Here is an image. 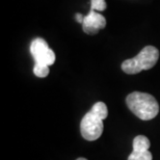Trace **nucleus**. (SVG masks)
Here are the masks:
<instances>
[{
    "mask_svg": "<svg viewBox=\"0 0 160 160\" xmlns=\"http://www.w3.org/2000/svg\"><path fill=\"white\" fill-rule=\"evenodd\" d=\"M108 116V109L104 102H97L92 109L82 118L80 123V131L84 139L94 142L102 135L103 121Z\"/></svg>",
    "mask_w": 160,
    "mask_h": 160,
    "instance_id": "obj_1",
    "label": "nucleus"
},
{
    "mask_svg": "<svg viewBox=\"0 0 160 160\" xmlns=\"http://www.w3.org/2000/svg\"><path fill=\"white\" fill-rule=\"evenodd\" d=\"M126 103L129 109L142 121H150L159 112V104L152 95L133 92L127 96Z\"/></svg>",
    "mask_w": 160,
    "mask_h": 160,
    "instance_id": "obj_2",
    "label": "nucleus"
},
{
    "mask_svg": "<svg viewBox=\"0 0 160 160\" xmlns=\"http://www.w3.org/2000/svg\"><path fill=\"white\" fill-rule=\"evenodd\" d=\"M159 51L154 46H146L135 57L126 59L122 63V70L127 74H137L143 70H150L158 62Z\"/></svg>",
    "mask_w": 160,
    "mask_h": 160,
    "instance_id": "obj_3",
    "label": "nucleus"
},
{
    "mask_svg": "<svg viewBox=\"0 0 160 160\" xmlns=\"http://www.w3.org/2000/svg\"><path fill=\"white\" fill-rule=\"evenodd\" d=\"M30 53L36 62V65L49 67L55 62V53L48 46L47 42L42 38H38L31 42Z\"/></svg>",
    "mask_w": 160,
    "mask_h": 160,
    "instance_id": "obj_4",
    "label": "nucleus"
},
{
    "mask_svg": "<svg viewBox=\"0 0 160 160\" xmlns=\"http://www.w3.org/2000/svg\"><path fill=\"white\" fill-rule=\"evenodd\" d=\"M106 26V19L96 11H89L82 23V29L88 34H96Z\"/></svg>",
    "mask_w": 160,
    "mask_h": 160,
    "instance_id": "obj_5",
    "label": "nucleus"
},
{
    "mask_svg": "<svg viewBox=\"0 0 160 160\" xmlns=\"http://www.w3.org/2000/svg\"><path fill=\"white\" fill-rule=\"evenodd\" d=\"M133 151L135 152H142L149 150L151 142L148 137L145 135H137L135 138L133 139Z\"/></svg>",
    "mask_w": 160,
    "mask_h": 160,
    "instance_id": "obj_6",
    "label": "nucleus"
},
{
    "mask_svg": "<svg viewBox=\"0 0 160 160\" xmlns=\"http://www.w3.org/2000/svg\"><path fill=\"white\" fill-rule=\"evenodd\" d=\"M153 156L149 150L142 152H135L132 151V153L129 155L128 160H152Z\"/></svg>",
    "mask_w": 160,
    "mask_h": 160,
    "instance_id": "obj_7",
    "label": "nucleus"
},
{
    "mask_svg": "<svg viewBox=\"0 0 160 160\" xmlns=\"http://www.w3.org/2000/svg\"><path fill=\"white\" fill-rule=\"evenodd\" d=\"M33 73L37 77L44 78L47 77L49 74V67L48 66H42V65H34L33 67Z\"/></svg>",
    "mask_w": 160,
    "mask_h": 160,
    "instance_id": "obj_8",
    "label": "nucleus"
},
{
    "mask_svg": "<svg viewBox=\"0 0 160 160\" xmlns=\"http://www.w3.org/2000/svg\"><path fill=\"white\" fill-rule=\"evenodd\" d=\"M91 9L92 11H105L106 9V2L105 0H91Z\"/></svg>",
    "mask_w": 160,
    "mask_h": 160,
    "instance_id": "obj_9",
    "label": "nucleus"
},
{
    "mask_svg": "<svg viewBox=\"0 0 160 160\" xmlns=\"http://www.w3.org/2000/svg\"><path fill=\"white\" fill-rule=\"evenodd\" d=\"M83 20H84V17L80 14H76V21L79 22V23H83Z\"/></svg>",
    "mask_w": 160,
    "mask_h": 160,
    "instance_id": "obj_10",
    "label": "nucleus"
},
{
    "mask_svg": "<svg viewBox=\"0 0 160 160\" xmlns=\"http://www.w3.org/2000/svg\"><path fill=\"white\" fill-rule=\"evenodd\" d=\"M76 160H88V159H85V158H83V157H80V158L76 159Z\"/></svg>",
    "mask_w": 160,
    "mask_h": 160,
    "instance_id": "obj_11",
    "label": "nucleus"
}]
</instances>
